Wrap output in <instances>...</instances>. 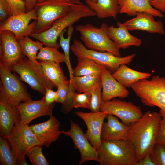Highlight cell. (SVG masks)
I'll use <instances>...</instances> for the list:
<instances>
[{
	"label": "cell",
	"instance_id": "6da1fadb",
	"mask_svg": "<svg viewBox=\"0 0 165 165\" xmlns=\"http://www.w3.org/2000/svg\"><path fill=\"white\" fill-rule=\"evenodd\" d=\"M162 118L160 112L149 111L138 121L130 125L127 140L133 145L138 161L150 154Z\"/></svg>",
	"mask_w": 165,
	"mask_h": 165
},
{
	"label": "cell",
	"instance_id": "7a4b0ae2",
	"mask_svg": "<svg viewBox=\"0 0 165 165\" xmlns=\"http://www.w3.org/2000/svg\"><path fill=\"white\" fill-rule=\"evenodd\" d=\"M95 16V13L87 5L83 3L77 4L55 21L47 30L39 33H32L29 36L39 41L45 46L58 48L60 46L57 41L61 32L81 18Z\"/></svg>",
	"mask_w": 165,
	"mask_h": 165
},
{
	"label": "cell",
	"instance_id": "3957f363",
	"mask_svg": "<svg viewBox=\"0 0 165 165\" xmlns=\"http://www.w3.org/2000/svg\"><path fill=\"white\" fill-rule=\"evenodd\" d=\"M100 165H137L133 145L127 140L101 141L97 150Z\"/></svg>",
	"mask_w": 165,
	"mask_h": 165
},
{
	"label": "cell",
	"instance_id": "277c9868",
	"mask_svg": "<svg viewBox=\"0 0 165 165\" xmlns=\"http://www.w3.org/2000/svg\"><path fill=\"white\" fill-rule=\"evenodd\" d=\"M82 3L80 0H45L37 3L35 7L37 19L32 33H39L47 30L55 21L67 13L76 4Z\"/></svg>",
	"mask_w": 165,
	"mask_h": 165
},
{
	"label": "cell",
	"instance_id": "5b68a950",
	"mask_svg": "<svg viewBox=\"0 0 165 165\" xmlns=\"http://www.w3.org/2000/svg\"><path fill=\"white\" fill-rule=\"evenodd\" d=\"M131 88L145 105L157 106L162 116H165V77L153 76L133 83Z\"/></svg>",
	"mask_w": 165,
	"mask_h": 165
},
{
	"label": "cell",
	"instance_id": "8992f818",
	"mask_svg": "<svg viewBox=\"0 0 165 165\" xmlns=\"http://www.w3.org/2000/svg\"><path fill=\"white\" fill-rule=\"evenodd\" d=\"M108 25L103 23L100 28L90 24L79 25L76 30L81 35V39L87 48L97 51L109 52L120 57L119 49L109 38L107 32Z\"/></svg>",
	"mask_w": 165,
	"mask_h": 165
},
{
	"label": "cell",
	"instance_id": "52a82bcc",
	"mask_svg": "<svg viewBox=\"0 0 165 165\" xmlns=\"http://www.w3.org/2000/svg\"><path fill=\"white\" fill-rule=\"evenodd\" d=\"M11 70L18 74L21 80L32 89L42 95H45L47 88L53 89L55 87L46 76L39 62H33L27 57L15 63Z\"/></svg>",
	"mask_w": 165,
	"mask_h": 165
},
{
	"label": "cell",
	"instance_id": "ba28073f",
	"mask_svg": "<svg viewBox=\"0 0 165 165\" xmlns=\"http://www.w3.org/2000/svg\"><path fill=\"white\" fill-rule=\"evenodd\" d=\"M11 71L0 63V95L10 105L17 106L32 99L20 77L12 73Z\"/></svg>",
	"mask_w": 165,
	"mask_h": 165
},
{
	"label": "cell",
	"instance_id": "9c48e42d",
	"mask_svg": "<svg viewBox=\"0 0 165 165\" xmlns=\"http://www.w3.org/2000/svg\"><path fill=\"white\" fill-rule=\"evenodd\" d=\"M72 52L77 58L91 59L104 66L111 73H113L122 64L129 65L131 62L135 54L123 57H118L109 52H102L90 50L86 47L82 42L74 39L70 46Z\"/></svg>",
	"mask_w": 165,
	"mask_h": 165
},
{
	"label": "cell",
	"instance_id": "30bf717a",
	"mask_svg": "<svg viewBox=\"0 0 165 165\" xmlns=\"http://www.w3.org/2000/svg\"><path fill=\"white\" fill-rule=\"evenodd\" d=\"M6 138L11 146L16 165L20 160L25 158L27 152L31 147L37 145L43 146L30 126L21 120L15 123L11 133Z\"/></svg>",
	"mask_w": 165,
	"mask_h": 165
},
{
	"label": "cell",
	"instance_id": "8fae6325",
	"mask_svg": "<svg viewBox=\"0 0 165 165\" xmlns=\"http://www.w3.org/2000/svg\"><path fill=\"white\" fill-rule=\"evenodd\" d=\"M100 109L116 116L123 123L129 126L138 121L143 114L140 106L132 102L116 98L102 101Z\"/></svg>",
	"mask_w": 165,
	"mask_h": 165
},
{
	"label": "cell",
	"instance_id": "7c38bea8",
	"mask_svg": "<svg viewBox=\"0 0 165 165\" xmlns=\"http://www.w3.org/2000/svg\"><path fill=\"white\" fill-rule=\"evenodd\" d=\"M37 17L35 7L26 13L10 16L0 24V31L8 30L13 33L17 39L32 33Z\"/></svg>",
	"mask_w": 165,
	"mask_h": 165
},
{
	"label": "cell",
	"instance_id": "4fadbf2b",
	"mask_svg": "<svg viewBox=\"0 0 165 165\" xmlns=\"http://www.w3.org/2000/svg\"><path fill=\"white\" fill-rule=\"evenodd\" d=\"M25 57L15 34L8 30L0 31V63L11 70L13 64Z\"/></svg>",
	"mask_w": 165,
	"mask_h": 165
},
{
	"label": "cell",
	"instance_id": "5bb4252c",
	"mask_svg": "<svg viewBox=\"0 0 165 165\" xmlns=\"http://www.w3.org/2000/svg\"><path fill=\"white\" fill-rule=\"evenodd\" d=\"M71 127L67 131H62L61 133L69 136L72 139L75 147L81 155L79 164H82L89 161H98L97 150L92 146L80 127L72 120H70Z\"/></svg>",
	"mask_w": 165,
	"mask_h": 165
},
{
	"label": "cell",
	"instance_id": "9a60e30c",
	"mask_svg": "<svg viewBox=\"0 0 165 165\" xmlns=\"http://www.w3.org/2000/svg\"><path fill=\"white\" fill-rule=\"evenodd\" d=\"M74 113L85 122L87 128L86 136L91 145L97 150L101 145L102 127L108 113L101 111L90 112L77 111Z\"/></svg>",
	"mask_w": 165,
	"mask_h": 165
},
{
	"label": "cell",
	"instance_id": "2e32d148",
	"mask_svg": "<svg viewBox=\"0 0 165 165\" xmlns=\"http://www.w3.org/2000/svg\"><path fill=\"white\" fill-rule=\"evenodd\" d=\"M17 106L20 113L21 121L24 123L29 125L35 119L52 115L54 106L53 104H46L43 97L39 100L32 99L21 102Z\"/></svg>",
	"mask_w": 165,
	"mask_h": 165
},
{
	"label": "cell",
	"instance_id": "e0dca14e",
	"mask_svg": "<svg viewBox=\"0 0 165 165\" xmlns=\"http://www.w3.org/2000/svg\"><path fill=\"white\" fill-rule=\"evenodd\" d=\"M47 121L30 126L33 133L42 144L49 147L51 144L57 140L61 131L59 121L53 115Z\"/></svg>",
	"mask_w": 165,
	"mask_h": 165
},
{
	"label": "cell",
	"instance_id": "ac0fdd59",
	"mask_svg": "<svg viewBox=\"0 0 165 165\" xmlns=\"http://www.w3.org/2000/svg\"><path fill=\"white\" fill-rule=\"evenodd\" d=\"M154 16L145 12H138L136 16L123 23L129 31L139 30L151 33L164 34L163 24L161 20L156 21Z\"/></svg>",
	"mask_w": 165,
	"mask_h": 165
},
{
	"label": "cell",
	"instance_id": "d6986e66",
	"mask_svg": "<svg viewBox=\"0 0 165 165\" xmlns=\"http://www.w3.org/2000/svg\"><path fill=\"white\" fill-rule=\"evenodd\" d=\"M102 101H106L119 97L123 99L127 97L129 92L105 68L101 75Z\"/></svg>",
	"mask_w": 165,
	"mask_h": 165
},
{
	"label": "cell",
	"instance_id": "ffe728a7",
	"mask_svg": "<svg viewBox=\"0 0 165 165\" xmlns=\"http://www.w3.org/2000/svg\"><path fill=\"white\" fill-rule=\"evenodd\" d=\"M107 121L104 122L101 133V141H119L127 140L130 129L118 120V117L108 114Z\"/></svg>",
	"mask_w": 165,
	"mask_h": 165
},
{
	"label": "cell",
	"instance_id": "44dd1931",
	"mask_svg": "<svg viewBox=\"0 0 165 165\" xmlns=\"http://www.w3.org/2000/svg\"><path fill=\"white\" fill-rule=\"evenodd\" d=\"M19 120L21 116L17 106L10 105L0 95V135L6 138L9 136Z\"/></svg>",
	"mask_w": 165,
	"mask_h": 165
},
{
	"label": "cell",
	"instance_id": "7402d4cb",
	"mask_svg": "<svg viewBox=\"0 0 165 165\" xmlns=\"http://www.w3.org/2000/svg\"><path fill=\"white\" fill-rule=\"evenodd\" d=\"M116 25L117 27L113 25L108 26L107 32L109 38L118 49H125L132 46H141L142 40L131 35L123 23L118 21Z\"/></svg>",
	"mask_w": 165,
	"mask_h": 165
},
{
	"label": "cell",
	"instance_id": "603a6c76",
	"mask_svg": "<svg viewBox=\"0 0 165 165\" xmlns=\"http://www.w3.org/2000/svg\"><path fill=\"white\" fill-rule=\"evenodd\" d=\"M152 0H119V13L135 16L138 12L150 13L154 16L163 17L162 12L155 9L151 4Z\"/></svg>",
	"mask_w": 165,
	"mask_h": 165
},
{
	"label": "cell",
	"instance_id": "cb8c5ba5",
	"mask_svg": "<svg viewBox=\"0 0 165 165\" xmlns=\"http://www.w3.org/2000/svg\"><path fill=\"white\" fill-rule=\"evenodd\" d=\"M85 1L99 19L112 17L116 20L119 13V0H97L95 3L90 0H85Z\"/></svg>",
	"mask_w": 165,
	"mask_h": 165
},
{
	"label": "cell",
	"instance_id": "d4e9b609",
	"mask_svg": "<svg viewBox=\"0 0 165 165\" xmlns=\"http://www.w3.org/2000/svg\"><path fill=\"white\" fill-rule=\"evenodd\" d=\"M112 75L126 88L131 87L133 83L139 80L149 78L151 75L148 72H141L132 69L124 64H121Z\"/></svg>",
	"mask_w": 165,
	"mask_h": 165
},
{
	"label": "cell",
	"instance_id": "484cf974",
	"mask_svg": "<svg viewBox=\"0 0 165 165\" xmlns=\"http://www.w3.org/2000/svg\"><path fill=\"white\" fill-rule=\"evenodd\" d=\"M101 75L75 76L70 84L78 93H91L101 85Z\"/></svg>",
	"mask_w": 165,
	"mask_h": 165
},
{
	"label": "cell",
	"instance_id": "4316f807",
	"mask_svg": "<svg viewBox=\"0 0 165 165\" xmlns=\"http://www.w3.org/2000/svg\"><path fill=\"white\" fill-rule=\"evenodd\" d=\"M77 64L73 73L75 76L101 75L105 68L93 60L86 58H77Z\"/></svg>",
	"mask_w": 165,
	"mask_h": 165
},
{
	"label": "cell",
	"instance_id": "83f0119b",
	"mask_svg": "<svg viewBox=\"0 0 165 165\" xmlns=\"http://www.w3.org/2000/svg\"><path fill=\"white\" fill-rule=\"evenodd\" d=\"M47 78L57 88V86L68 82L60 64L54 62L38 61Z\"/></svg>",
	"mask_w": 165,
	"mask_h": 165
},
{
	"label": "cell",
	"instance_id": "f1b7e54d",
	"mask_svg": "<svg viewBox=\"0 0 165 165\" xmlns=\"http://www.w3.org/2000/svg\"><path fill=\"white\" fill-rule=\"evenodd\" d=\"M17 40L25 56L33 62L38 63L37 58L38 52L43 46V44L38 40H33L29 36H25Z\"/></svg>",
	"mask_w": 165,
	"mask_h": 165
},
{
	"label": "cell",
	"instance_id": "f546056e",
	"mask_svg": "<svg viewBox=\"0 0 165 165\" xmlns=\"http://www.w3.org/2000/svg\"><path fill=\"white\" fill-rule=\"evenodd\" d=\"M67 34L68 37L64 38V33L66 31V29L60 34L59 36V44L62 49L65 55V61L66 66L68 69L70 76V82H71L74 76L73 69L72 67L70 58L69 51L70 49V41L72 36L73 33L74 28L72 26H70L67 28Z\"/></svg>",
	"mask_w": 165,
	"mask_h": 165
},
{
	"label": "cell",
	"instance_id": "4dcf8cb0",
	"mask_svg": "<svg viewBox=\"0 0 165 165\" xmlns=\"http://www.w3.org/2000/svg\"><path fill=\"white\" fill-rule=\"evenodd\" d=\"M57 48L45 46L42 47L37 55V60L39 61L52 62L60 64L64 62L65 55L58 51Z\"/></svg>",
	"mask_w": 165,
	"mask_h": 165
},
{
	"label": "cell",
	"instance_id": "1f68e13d",
	"mask_svg": "<svg viewBox=\"0 0 165 165\" xmlns=\"http://www.w3.org/2000/svg\"><path fill=\"white\" fill-rule=\"evenodd\" d=\"M0 165H16L10 145L5 137L0 135Z\"/></svg>",
	"mask_w": 165,
	"mask_h": 165
},
{
	"label": "cell",
	"instance_id": "d6a6232c",
	"mask_svg": "<svg viewBox=\"0 0 165 165\" xmlns=\"http://www.w3.org/2000/svg\"><path fill=\"white\" fill-rule=\"evenodd\" d=\"M42 145H37L31 147L26 152L30 162L33 165H49L42 151Z\"/></svg>",
	"mask_w": 165,
	"mask_h": 165
},
{
	"label": "cell",
	"instance_id": "836d02e7",
	"mask_svg": "<svg viewBox=\"0 0 165 165\" xmlns=\"http://www.w3.org/2000/svg\"><path fill=\"white\" fill-rule=\"evenodd\" d=\"M91 93L74 92L72 98V107L87 108L90 109Z\"/></svg>",
	"mask_w": 165,
	"mask_h": 165
},
{
	"label": "cell",
	"instance_id": "e575fe53",
	"mask_svg": "<svg viewBox=\"0 0 165 165\" xmlns=\"http://www.w3.org/2000/svg\"><path fill=\"white\" fill-rule=\"evenodd\" d=\"M150 156L156 165H165V145L155 144Z\"/></svg>",
	"mask_w": 165,
	"mask_h": 165
},
{
	"label": "cell",
	"instance_id": "d590c367",
	"mask_svg": "<svg viewBox=\"0 0 165 165\" xmlns=\"http://www.w3.org/2000/svg\"><path fill=\"white\" fill-rule=\"evenodd\" d=\"M10 16L27 12L25 2L23 0H6Z\"/></svg>",
	"mask_w": 165,
	"mask_h": 165
},
{
	"label": "cell",
	"instance_id": "8d00e7d4",
	"mask_svg": "<svg viewBox=\"0 0 165 165\" xmlns=\"http://www.w3.org/2000/svg\"><path fill=\"white\" fill-rule=\"evenodd\" d=\"M101 85L91 92L90 109L91 112L100 111V105L102 101L101 96Z\"/></svg>",
	"mask_w": 165,
	"mask_h": 165
},
{
	"label": "cell",
	"instance_id": "74e56055",
	"mask_svg": "<svg viewBox=\"0 0 165 165\" xmlns=\"http://www.w3.org/2000/svg\"><path fill=\"white\" fill-rule=\"evenodd\" d=\"M162 116L159 129L156 139L155 144L165 145V116Z\"/></svg>",
	"mask_w": 165,
	"mask_h": 165
},
{
	"label": "cell",
	"instance_id": "f35d334b",
	"mask_svg": "<svg viewBox=\"0 0 165 165\" xmlns=\"http://www.w3.org/2000/svg\"><path fill=\"white\" fill-rule=\"evenodd\" d=\"M10 16L6 0H0V22L6 20Z\"/></svg>",
	"mask_w": 165,
	"mask_h": 165
},
{
	"label": "cell",
	"instance_id": "ab89813d",
	"mask_svg": "<svg viewBox=\"0 0 165 165\" xmlns=\"http://www.w3.org/2000/svg\"><path fill=\"white\" fill-rule=\"evenodd\" d=\"M44 97L46 103L47 105L56 102L58 97L57 91L53 90L52 89L47 88Z\"/></svg>",
	"mask_w": 165,
	"mask_h": 165
},
{
	"label": "cell",
	"instance_id": "60d3db41",
	"mask_svg": "<svg viewBox=\"0 0 165 165\" xmlns=\"http://www.w3.org/2000/svg\"><path fill=\"white\" fill-rule=\"evenodd\" d=\"M151 5L155 9L162 13H165V0H152Z\"/></svg>",
	"mask_w": 165,
	"mask_h": 165
},
{
	"label": "cell",
	"instance_id": "b9f144b4",
	"mask_svg": "<svg viewBox=\"0 0 165 165\" xmlns=\"http://www.w3.org/2000/svg\"><path fill=\"white\" fill-rule=\"evenodd\" d=\"M137 165H156L152 160L150 154L138 162Z\"/></svg>",
	"mask_w": 165,
	"mask_h": 165
},
{
	"label": "cell",
	"instance_id": "7bdbcfd3",
	"mask_svg": "<svg viewBox=\"0 0 165 165\" xmlns=\"http://www.w3.org/2000/svg\"><path fill=\"white\" fill-rule=\"evenodd\" d=\"M27 11L33 9L37 3V0H24Z\"/></svg>",
	"mask_w": 165,
	"mask_h": 165
},
{
	"label": "cell",
	"instance_id": "ee69618b",
	"mask_svg": "<svg viewBox=\"0 0 165 165\" xmlns=\"http://www.w3.org/2000/svg\"><path fill=\"white\" fill-rule=\"evenodd\" d=\"M17 165H28L29 164L26 161L25 158L20 160L17 163Z\"/></svg>",
	"mask_w": 165,
	"mask_h": 165
},
{
	"label": "cell",
	"instance_id": "f6af8a7d",
	"mask_svg": "<svg viewBox=\"0 0 165 165\" xmlns=\"http://www.w3.org/2000/svg\"><path fill=\"white\" fill-rule=\"evenodd\" d=\"M45 0H37V3H39L43 2Z\"/></svg>",
	"mask_w": 165,
	"mask_h": 165
},
{
	"label": "cell",
	"instance_id": "bcb514c9",
	"mask_svg": "<svg viewBox=\"0 0 165 165\" xmlns=\"http://www.w3.org/2000/svg\"><path fill=\"white\" fill-rule=\"evenodd\" d=\"M90 0L92 2L95 3L96 2L97 0Z\"/></svg>",
	"mask_w": 165,
	"mask_h": 165
}]
</instances>
